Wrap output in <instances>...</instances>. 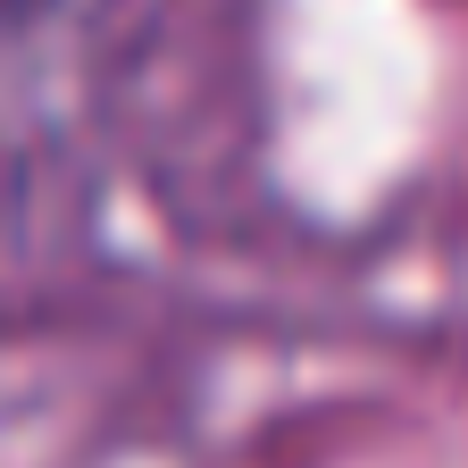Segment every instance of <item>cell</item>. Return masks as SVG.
<instances>
[{"label": "cell", "mask_w": 468, "mask_h": 468, "mask_svg": "<svg viewBox=\"0 0 468 468\" xmlns=\"http://www.w3.org/2000/svg\"><path fill=\"white\" fill-rule=\"evenodd\" d=\"M84 0H0V26H42V17H68Z\"/></svg>", "instance_id": "cell-1"}]
</instances>
